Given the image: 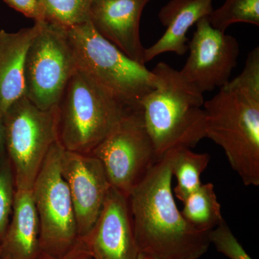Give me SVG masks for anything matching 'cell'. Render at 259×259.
<instances>
[{"mask_svg":"<svg viewBox=\"0 0 259 259\" xmlns=\"http://www.w3.org/2000/svg\"><path fill=\"white\" fill-rule=\"evenodd\" d=\"M171 161L169 151L127 197L136 245L161 259H198L208 250L209 233L191 226L177 207Z\"/></svg>","mask_w":259,"mask_h":259,"instance_id":"1","label":"cell"},{"mask_svg":"<svg viewBox=\"0 0 259 259\" xmlns=\"http://www.w3.org/2000/svg\"><path fill=\"white\" fill-rule=\"evenodd\" d=\"M156 88L141 102L145 125L158 159L175 148L195 147L206 138L203 94L165 62L153 70Z\"/></svg>","mask_w":259,"mask_h":259,"instance_id":"2","label":"cell"},{"mask_svg":"<svg viewBox=\"0 0 259 259\" xmlns=\"http://www.w3.org/2000/svg\"><path fill=\"white\" fill-rule=\"evenodd\" d=\"M206 138L221 146L245 186L259 185V90L236 79L204 102Z\"/></svg>","mask_w":259,"mask_h":259,"instance_id":"3","label":"cell"},{"mask_svg":"<svg viewBox=\"0 0 259 259\" xmlns=\"http://www.w3.org/2000/svg\"><path fill=\"white\" fill-rule=\"evenodd\" d=\"M56 108L58 141L65 151L81 153L93 152L131 112L79 68L70 78Z\"/></svg>","mask_w":259,"mask_h":259,"instance_id":"4","label":"cell"},{"mask_svg":"<svg viewBox=\"0 0 259 259\" xmlns=\"http://www.w3.org/2000/svg\"><path fill=\"white\" fill-rule=\"evenodd\" d=\"M79 69L93 77L130 112L156 88V77L145 65L127 57L104 38L90 21L67 29Z\"/></svg>","mask_w":259,"mask_h":259,"instance_id":"5","label":"cell"},{"mask_svg":"<svg viewBox=\"0 0 259 259\" xmlns=\"http://www.w3.org/2000/svg\"><path fill=\"white\" fill-rule=\"evenodd\" d=\"M3 120L15 190H32L51 146L58 141L56 108L40 110L23 96L8 108Z\"/></svg>","mask_w":259,"mask_h":259,"instance_id":"6","label":"cell"},{"mask_svg":"<svg viewBox=\"0 0 259 259\" xmlns=\"http://www.w3.org/2000/svg\"><path fill=\"white\" fill-rule=\"evenodd\" d=\"M40 22L25 59V96L40 110H49L57 105L78 66L67 29Z\"/></svg>","mask_w":259,"mask_h":259,"instance_id":"7","label":"cell"},{"mask_svg":"<svg viewBox=\"0 0 259 259\" xmlns=\"http://www.w3.org/2000/svg\"><path fill=\"white\" fill-rule=\"evenodd\" d=\"M64 151L59 141L51 146L32 188L40 251L55 257L66 254L79 238L71 193L61 174Z\"/></svg>","mask_w":259,"mask_h":259,"instance_id":"8","label":"cell"},{"mask_svg":"<svg viewBox=\"0 0 259 259\" xmlns=\"http://www.w3.org/2000/svg\"><path fill=\"white\" fill-rule=\"evenodd\" d=\"M112 187L128 197L158 161L142 110L126 114L93 150Z\"/></svg>","mask_w":259,"mask_h":259,"instance_id":"9","label":"cell"},{"mask_svg":"<svg viewBox=\"0 0 259 259\" xmlns=\"http://www.w3.org/2000/svg\"><path fill=\"white\" fill-rule=\"evenodd\" d=\"M196 27L188 44L190 56L180 71L204 94L231 81L238 64L240 46L236 37L213 28L207 17L197 21Z\"/></svg>","mask_w":259,"mask_h":259,"instance_id":"10","label":"cell"},{"mask_svg":"<svg viewBox=\"0 0 259 259\" xmlns=\"http://www.w3.org/2000/svg\"><path fill=\"white\" fill-rule=\"evenodd\" d=\"M61 169L72 199L78 237L82 238L96 223L111 185L101 162L90 153L64 150Z\"/></svg>","mask_w":259,"mask_h":259,"instance_id":"11","label":"cell"},{"mask_svg":"<svg viewBox=\"0 0 259 259\" xmlns=\"http://www.w3.org/2000/svg\"><path fill=\"white\" fill-rule=\"evenodd\" d=\"M81 238L93 259H137L128 199L110 187L91 231Z\"/></svg>","mask_w":259,"mask_h":259,"instance_id":"12","label":"cell"},{"mask_svg":"<svg viewBox=\"0 0 259 259\" xmlns=\"http://www.w3.org/2000/svg\"><path fill=\"white\" fill-rule=\"evenodd\" d=\"M151 0H92L89 21L101 36L127 57L145 65V48L140 24L143 12Z\"/></svg>","mask_w":259,"mask_h":259,"instance_id":"13","label":"cell"},{"mask_svg":"<svg viewBox=\"0 0 259 259\" xmlns=\"http://www.w3.org/2000/svg\"><path fill=\"white\" fill-rule=\"evenodd\" d=\"M40 28V22L16 32L0 30V117L25 96L27 52Z\"/></svg>","mask_w":259,"mask_h":259,"instance_id":"14","label":"cell"},{"mask_svg":"<svg viewBox=\"0 0 259 259\" xmlns=\"http://www.w3.org/2000/svg\"><path fill=\"white\" fill-rule=\"evenodd\" d=\"M212 0H170L158 13L166 31L159 39L145 49V64L165 53L185 55L188 50L187 34L194 24L212 11Z\"/></svg>","mask_w":259,"mask_h":259,"instance_id":"15","label":"cell"},{"mask_svg":"<svg viewBox=\"0 0 259 259\" xmlns=\"http://www.w3.org/2000/svg\"><path fill=\"white\" fill-rule=\"evenodd\" d=\"M40 226L32 190H15L8 231L2 242L3 253L12 259H36L40 253Z\"/></svg>","mask_w":259,"mask_h":259,"instance_id":"16","label":"cell"},{"mask_svg":"<svg viewBox=\"0 0 259 259\" xmlns=\"http://www.w3.org/2000/svg\"><path fill=\"white\" fill-rule=\"evenodd\" d=\"M170 151L172 175L177 180L173 192L184 202L202 185L201 175L208 166L210 156L208 153L194 152L190 148H177Z\"/></svg>","mask_w":259,"mask_h":259,"instance_id":"17","label":"cell"},{"mask_svg":"<svg viewBox=\"0 0 259 259\" xmlns=\"http://www.w3.org/2000/svg\"><path fill=\"white\" fill-rule=\"evenodd\" d=\"M183 203L182 215L199 231L209 233L223 221L221 206L212 183L202 184Z\"/></svg>","mask_w":259,"mask_h":259,"instance_id":"18","label":"cell"},{"mask_svg":"<svg viewBox=\"0 0 259 259\" xmlns=\"http://www.w3.org/2000/svg\"><path fill=\"white\" fill-rule=\"evenodd\" d=\"M92 0H38L41 21L66 29L89 21Z\"/></svg>","mask_w":259,"mask_h":259,"instance_id":"19","label":"cell"},{"mask_svg":"<svg viewBox=\"0 0 259 259\" xmlns=\"http://www.w3.org/2000/svg\"><path fill=\"white\" fill-rule=\"evenodd\" d=\"M213 28L226 32L235 23L259 25V0H226L207 17Z\"/></svg>","mask_w":259,"mask_h":259,"instance_id":"20","label":"cell"},{"mask_svg":"<svg viewBox=\"0 0 259 259\" xmlns=\"http://www.w3.org/2000/svg\"><path fill=\"white\" fill-rule=\"evenodd\" d=\"M15 194L14 175L7 158L0 164V243L4 239L9 226Z\"/></svg>","mask_w":259,"mask_h":259,"instance_id":"21","label":"cell"},{"mask_svg":"<svg viewBox=\"0 0 259 259\" xmlns=\"http://www.w3.org/2000/svg\"><path fill=\"white\" fill-rule=\"evenodd\" d=\"M209 240L218 252L229 259H253L240 244L224 220L209 232Z\"/></svg>","mask_w":259,"mask_h":259,"instance_id":"22","label":"cell"},{"mask_svg":"<svg viewBox=\"0 0 259 259\" xmlns=\"http://www.w3.org/2000/svg\"><path fill=\"white\" fill-rule=\"evenodd\" d=\"M10 8L20 12L25 16L33 19L35 22L41 21L38 0H3Z\"/></svg>","mask_w":259,"mask_h":259,"instance_id":"23","label":"cell"},{"mask_svg":"<svg viewBox=\"0 0 259 259\" xmlns=\"http://www.w3.org/2000/svg\"><path fill=\"white\" fill-rule=\"evenodd\" d=\"M36 259H93V257L84 242L79 238L72 248L62 256H53L40 251Z\"/></svg>","mask_w":259,"mask_h":259,"instance_id":"24","label":"cell"},{"mask_svg":"<svg viewBox=\"0 0 259 259\" xmlns=\"http://www.w3.org/2000/svg\"><path fill=\"white\" fill-rule=\"evenodd\" d=\"M6 148H5V127L3 118L0 117V164L7 159Z\"/></svg>","mask_w":259,"mask_h":259,"instance_id":"25","label":"cell"},{"mask_svg":"<svg viewBox=\"0 0 259 259\" xmlns=\"http://www.w3.org/2000/svg\"><path fill=\"white\" fill-rule=\"evenodd\" d=\"M137 259H161L158 258V257L154 256V255L148 254V253H141L139 252L138 255Z\"/></svg>","mask_w":259,"mask_h":259,"instance_id":"26","label":"cell"},{"mask_svg":"<svg viewBox=\"0 0 259 259\" xmlns=\"http://www.w3.org/2000/svg\"><path fill=\"white\" fill-rule=\"evenodd\" d=\"M0 259H12L11 257L9 256V255L5 254V253H3V255H2L1 258Z\"/></svg>","mask_w":259,"mask_h":259,"instance_id":"27","label":"cell"},{"mask_svg":"<svg viewBox=\"0 0 259 259\" xmlns=\"http://www.w3.org/2000/svg\"><path fill=\"white\" fill-rule=\"evenodd\" d=\"M3 247H2V244H1V243H0V258H1L2 257V255H3Z\"/></svg>","mask_w":259,"mask_h":259,"instance_id":"28","label":"cell"}]
</instances>
